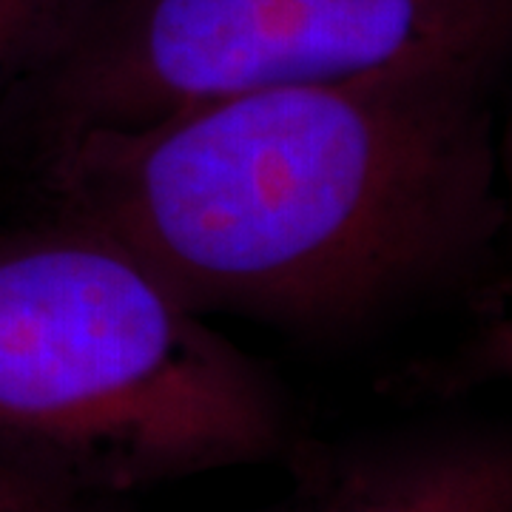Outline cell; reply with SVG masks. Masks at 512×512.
<instances>
[{
  "label": "cell",
  "instance_id": "cell-5",
  "mask_svg": "<svg viewBox=\"0 0 512 512\" xmlns=\"http://www.w3.org/2000/svg\"><path fill=\"white\" fill-rule=\"evenodd\" d=\"M66 3L69 0H0V103L23 60Z\"/></svg>",
  "mask_w": 512,
  "mask_h": 512
},
{
  "label": "cell",
  "instance_id": "cell-4",
  "mask_svg": "<svg viewBox=\"0 0 512 512\" xmlns=\"http://www.w3.org/2000/svg\"><path fill=\"white\" fill-rule=\"evenodd\" d=\"M274 512H512V447L498 430H436L365 444H296Z\"/></svg>",
  "mask_w": 512,
  "mask_h": 512
},
{
  "label": "cell",
  "instance_id": "cell-1",
  "mask_svg": "<svg viewBox=\"0 0 512 512\" xmlns=\"http://www.w3.org/2000/svg\"><path fill=\"white\" fill-rule=\"evenodd\" d=\"M495 83L402 69L60 137L32 148L40 214L117 242L200 316L356 330L498 256Z\"/></svg>",
  "mask_w": 512,
  "mask_h": 512
},
{
  "label": "cell",
  "instance_id": "cell-2",
  "mask_svg": "<svg viewBox=\"0 0 512 512\" xmlns=\"http://www.w3.org/2000/svg\"><path fill=\"white\" fill-rule=\"evenodd\" d=\"M251 356L117 242L37 217L0 234V461L97 501L291 450Z\"/></svg>",
  "mask_w": 512,
  "mask_h": 512
},
{
  "label": "cell",
  "instance_id": "cell-6",
  "mask_svg": "<svg viewBox=\"0 0 512 512\" xmlns=\"http://www.w3.org/2000/svg\"><path fill=\"white\" fill-rule=\"evenodd\" d=\"M0 512H94V504L43 487L0 461Z\"/></svg>",
  "mask_w": 512,
  "mask_h": 512
},
{
  "label": "cell",
  "instance_id": "cell-3",
  "mask_svg": "<svg viewBox=\"0 0 512 512\" xmlns=\"http://www.w3.org/2000/svg\"><path fill=\"white\" fill-rule=\"evenodd\" d=\"M512 0H69L0 109L32 148L222 97L402 69L501 77Z\"/></svg>",
  "mask_w": 512,
  "mask_h": 512
}]
</instances>
